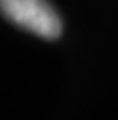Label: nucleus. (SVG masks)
I'll return each mask as SVG.
<instances>
[{
	"label": "nucleus",
	"instance_id": "nucleus-1",
	"mask_svg": "<svg viewBox=\"0 0 118 120\" xmlns=\"http://www.w3.org/2000/svg\"><path fill=\"white\" fill-rule=\"evenodd\" d=\"M0 12L37 37L56 39L62 34L60 16L48 0H0Z\"/></svg>",
	"mask_w": 118,
	"mask_h": 120
}]
</instances>
